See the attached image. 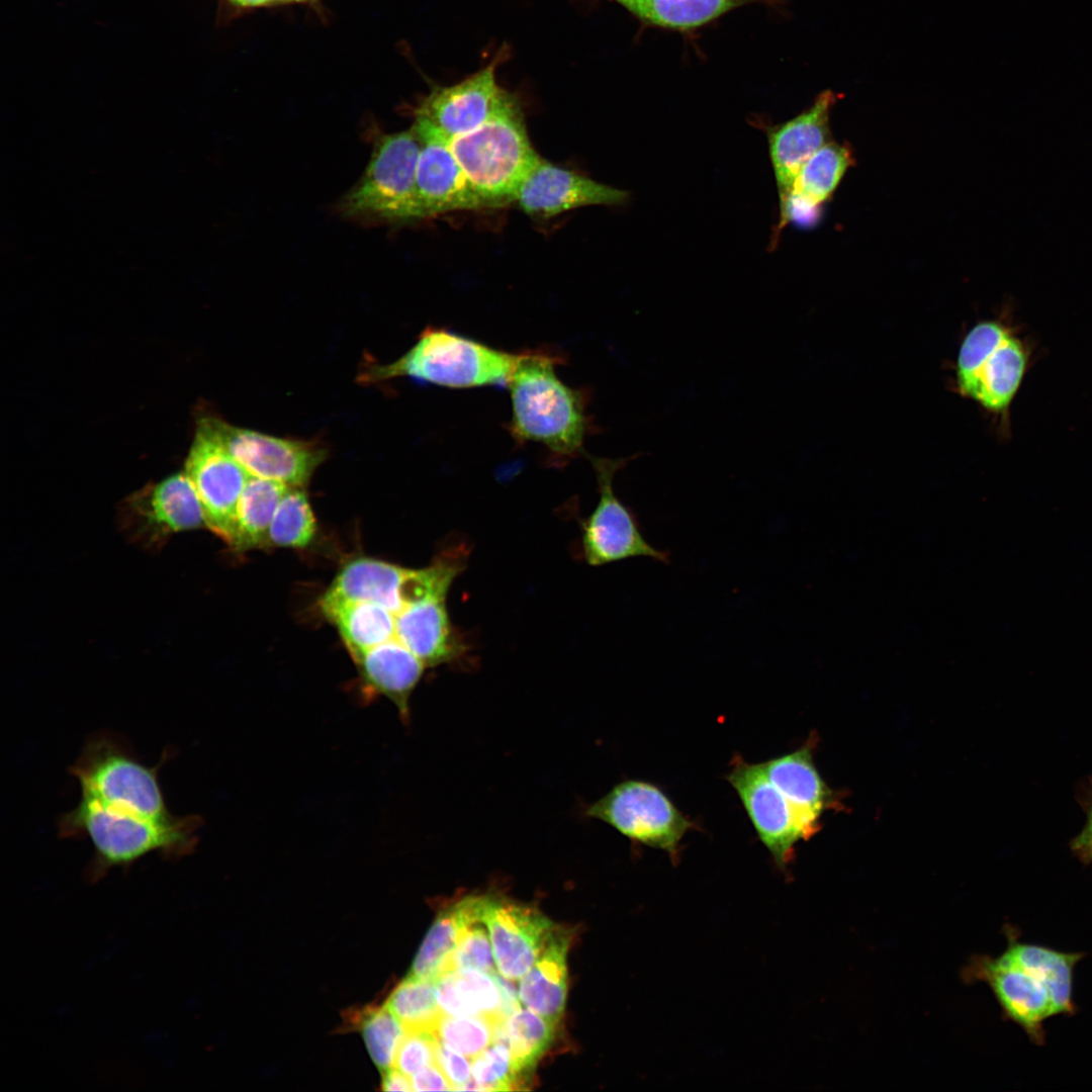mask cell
Here are the masks:
<instances>
[{
  "instance_id": "20",
  "label": "cell",
  "mask_w": 1092,
  "mask_h": 1092,
  "mask_svg": "<svg viewBox=\"0 0 1092 1092\" xmlns=\"http://www.w3.org/2000/svg\"><path fill=\"white\" fill-rule=\"evenodd\" d=\"M394 614L395 640L408 648L426 667L454 663L467 655L469 643L451 622L446 599L431 598L411 603Z\"/></svg>"
},
{
  "instance_id": "18",
  "label": "cell",
  "mask_w": 1092,
  "mask_h": 1092,
  "mask_svg": "<svg viewBox=\"0 0 1092 1092\" xmlns=\"http://www.w3.org/2000/svg\"><path fill=\"white\" fill-rule=\"evenodd\" d=\"M628 192L540 159L521 185L515 201L527 214L551 218L588 205H620Z\"/></svg>"
},
{
  "instance_id": "8",
  "label": "cell",
  "mask_w": 1092,
  "mask_h": 1092,
  "mask_svg": "<svg viewBox=\"0 0 1092 1092\" xmlns=\"http://www.w3.org/2000/svg\"><path fill=\"white\" fill-rule=\"evenodd\" d=\"M373 131L368 165L341 199L340 213L356 220L389 223L423 218L417 192L422 147L417 129L412 125L391 133Z\"/></svg>"
},
{
  "instance_id": "41",
  "label": "cell",
  "mask_w": 1092,
  "mask_h": 1092,
  "mask_svg": "<svg viewBox=\"0 0 1092 1092\" xmlns=\"http://www.w3.org/2000/svg\"><path fill=\"white\" fill-rule=\"evenodd\" d=\"M414 1091H451L453 1087L437 1063L412 1076Z\"/></svg>"
},
{
  "instance_id": "24",
  "label": "cell",
  "mask_w": 1092,
  "mask_h": 1092,
  "mask_svg": "<svg viewBox=\"0 0 1092 1092\" xmlns=\"http://www.w3.org/2000/svg\"><path fill=\"white\" fill-rule=\"evenodd\" d=\"M410 568L370 557L346 563L320 601L379 604L395 613L406 605Z\"/></svg>"
},
{
  "instance_id": "42",
  "label": "cell",
  "mask_w": 1092,
  "mask_h": 1092,
  "mask_svg": "<svg viewBox=\"0 0 1092 1092\" xmlns=\"http://www.w3.org/2000/svg\"><path fill=\"white\" fill-rule=\"evenodd\" d=\"M314 0H219L220 6L225 11L249 10L264 8L280 4H303Z\"/></svg>"
},
{
  "instance_id": "35",
  "label": "cell",
  "mask_w": 1092,
  "mask_h": 1092,
  "mask_svg": "<svg viewBox=\"0 0 1092 1092\" xmlns=\"http://www.w3.org/2000/svg\"><path fill=\"white\" fill-rule=\"evenodd\" d=\"M503 1021L487 1015L443 1014L434 1033L447 1046L472 1059L493 1042L497 1026Z\"/></svg>"
},
{
  "instance_id": "40",
  "label": "cell",
  "mask_w": 1092,
  "mask_h": 1092,
  "mask_svg": "<svg viewBox=\"0 0 1092 1092\" xmlns=\"http://www.w3.org/2000/svg\"><path fill=\"white\" fill-rule=\"evenodd\" d=\"M1079 802L1086 814V821L1082 830L1076 835L1071 843V850L1084 864L1092 862V777L1084 784Z\"/></svg>"
},
{
  "instance_id": "15",
  "label": "cell",
  "mask_w": 1092,
  "mask_h": 1092,
  "mask_svg": "<svg viewBox=\"0 0 1092 1092\" xmlns=\"http://www.w3.org/2000/svg\"><path fill=\"white\" fill-rule=\"evenodd\" d=\"M481 920L486 926L497 972L518 981L536 962L554 924L537 908L483 895Z\"/></svg>"
},
{
  "instance_id": "9",
  "label": "cell",
  "mask_w": 1092,
  "mask_h": 1092,
  "mask_svg": "<svg viewBox=\"0 0 1092 1092\" xmlns=\"http://www.w3.org/2000/svg\"><path fill=\"white\" fill-rule=\"evenodd\" d=\"M585 456L596 472L600 497L593 513L580 521L584 561L592 566H601L633 557H648L668 563L669 553L653 547L645 539L636 514L613 488L615 474L640 454L619 458Z\"/></svg>"
},
{
  "instance_id": "25",
  "label": "cell",
  "mask_w": 1092,
  "mask_h": 1092,
  "mask_svg": "<svg viewBox=\"0 0 1092 1092\" xmlns=\"http://www.w3.org/2000/svg\"><path fill=\"white\" fill-rule=\"evenodd\" d=\"M570 939L569 930L553 926L536 962L519 985L521 1003L555 1025L565 1008Z\"/></svg>"
},
{
  "instance_id": "1",
  "label": "cell",
  "mask_w": 1092,
  "mask_h": 1092,
  "mask_svg": "<svg viewBox=\"0 0 1092 1092\" xmlns=\"http://www.w3.org/2000/svg\"><path fill=\"white\" fill-rule=\"evenodd\" d=\"M563 362L550 350H524L507 386L510 435L519 445H542L556 466L585 455V437L596 430L587 414L588 392L569 387L556 375V365Z\"/></svg>"
},
{
  "instance_id": "23",
  "label": "cell",
  "mask_w": 1092,
  "mask_h": 1092,
  "mask_svg": "<svg viewBox=\"0 0 1092 1092\" xmlns=\"http://www.w3.org/2000/svg\"><path fill=\"white\" fill-rule=\"evenodd\" d=\"M770 783L784 795L810 836L818 831L819 819L834 807L832 790L819 775L810 743L790 753L761 762Z\"/></svg>"
},
{
  "instance_id": "29",
  "label": "cell",
  "mask_w": 1092,
  "mask_h": 1092,
  "mask_svg": "<svg viewBox=\"0 0 1092 1092\" xmlns=\"http://www.w3.org/2000/svg\"><path fill=\"white\" fill-rule=\"evenodd\" d=\"M645 24L673 30L700 27L751 3L778 0H613Z\"/></svg>"
},
{
  "instance_id": "13",
  "label": "cell",
  "mask_w": 1092,
  "mask_h": 1092,
  "mask_svg": "<svg viewBox=\"0 0 1092 1092\" xmlns=\"http://www.w3.org/2000/svg\"><path fill=\"white\" fill-rule=\"evenodd\" d=\"M727 780L760 841L776 864L785 869L792 860L797 842L811 837L794 808L770 783L761 763H749L736 756Z\"/></svg>"
},
{
  "instance_id": "4",
  "label": "cell",
  "mask_w": 1092,
  "mask_h": 1092,
  "mask_svg": "<svg viewBox=\"0 0 1092 1092\" xmlns=\"http://www.w3.org/2000/svg\"><path fill=\"white\" fill-rule=\"evenodd\" d=\"M522 355L523 351H504L447 329L428 326L401 357L389 364L368 365L358 379L375 383L410 377L449 388L507 387Z\"/></svg>"
},
{
  "instance_id": "26",
  "label": "cell",
  "mask_w": 1092,
  "mask_h": 1092,
  "mask_svg": "<svg viewBox=\"0 0 1092 1092\" xmlns=\"http://www.w3.org/2000/svg\"><path fill=\"white\" fill-rule=\"evenodd\" d=\"M320 607L339 631L351 657L395 640V614L379 604L320 601Z\"/></svg>"
},
{
  "instance_id": "16",
  "label": "cell",
  "mask_w": 1092,
  "mask_h": 1092,
  "mask_svg": "<svg viewBox=\"0 0 1092 1092\" xmlns=\"http://www.w3.org/2000/svg\"><path fill=\"white\" fill-rule=\"evenodd\" d=\"M422 147L417 167V192L422 217L486 207L455 158L449 140L427 122L415 118Z\"/></svg>"
},
{
  "instance_id": "32",
  "label": "cell",
  "mask_w": 1092,
  "mask_h": 1092,
  "mask_svg": "<svg viewBox=\"0 0 1092 1092\" xmlns=\"http://www.w3.org/2000/svg\"><path fill=\"white\" fill-rule=\"evenodd\" d=\"M384 1006L406 1030L434 1031L443 1015L436 998L435 981L412 975L391 991Z\"/></svg>"
},
{
  "instance_id": "36",
  "label": "cell",
  "mask_w": 1092,
  "mask_h": 1092,
  "mask_svg": "<svg viewBox=\"0 0 1092 1092\" xmlns=\"http://www.w3.org/2000/svg\"><path fill=\"white\" fill-rule=\"evenodd\" d=\"M472 1079L475 1091H509L520 1082L507 1043L493 1041L472 1058Z\"/></svg>"
},
{
  "instance_id": "27",
  "label": "cell",
  "mask_w": 1092,
  "mask_h": 1092,
  "mask_svg": "<svg viewBox=\"0 0 1092 1092\" xmlns=\"http://www.w3.org/2000/svg\"><path fill=\"white\" fill-rule=\"evenodd\" d=\"M482 896H468L443 909L423 940L407 975L436 980L463 929L481 920Z\"/></svg>"
},
{
  "instance_id": "34",
  "label": "cell",
  "mask_w": 1092,
  "mask_h": 1092,
  "mask_svg": "<svg viewBox=\"0 0 1092 1092\" xmlns=\"http://www.w3.org/2000/svg\"><path fill=\"white\" fill-rule=\"evenodd\" d=\"M316 531L315 518L302 487L289 486L282 496L268 531V544L301 548Z\"/></svg>"
},
{
  "instance_id": "33",
  "label": "cell",
  "mask_w": 1092,
  "mask_h": 1092,
  "mask_svg": "<svg viewBox=\"0 0 1092 1092\" xmlns=\"http://www.w3.org/2000/svg\"><path fill=\"white\" fill-rule=\"evenodd\" d=\"M350 1022L362 1033L367 1051L382 1072L393 1068L399 1044L406 1033L403 1024L384 1005L352 1012Z\"/></svg>"
},
{
  "instance_id": "6",
  "label": "cell",
  "mask_w": 1092,
  "mask_h": 1092,
  "mask_svg": "<svg viewBox=\"0 0 1092 1092\" xmlns=\"http://www.w3.org/2000/svg\"><path fill=\"white\" fill-rule=\"evenodd\" d=\"M449 143L486 207L515 201L521 185L541 159L530 142L519 98L509 91L484 123Z\"/></svg>"
},
{
  "instance_id": "28",
  "label": "cell",
  "mask_w": 1092,
  "mask_h": 1092,
  "mask_svg": "<svg viewBox=\"0 0 1092 1092\" xmlns=\"http://www.w3.org/2000/svg\"><path fill=\"white\" fill-rule=\"evenodd\" d=\"M436 998L441 1012L451 1016L487 1015L502 1020L500 992L493 975L457 969L435 980Z\"/></svg>"
},
{
  "instance_id": "10",
  "label": "cell",
  "mask_w": 1092,
  "mask_h": 1092,
  "mask_svg": "<svg viewBox=\"0 0 1092 1092\" xmlns=\"http://www.w3.org/2000/svg\"><path fill=\"white\" fill-rule=\"evenodd\" d=\"M632 841L666 851L676 858L679 843L695 824L656 785L627 780L586 809Z\"/></svg>"
},
{
  "instance_id": "11",
  "label": "cell",
  "mask_w": 1092,
  "mask_h": 1092,
  "mask_svg": "<svg viewBox=\"0 0 1092 1092\" xmlns=\"http://www.w3.org/2000/svg\"><path fill=\"white\" fill-rule=\"evenodd\" d=\"M185 473L200 499L205 526L233 547L239 499L251 475L233 458L204 420L189 451Z\"/></svg>"
},
{
  "instance_id": "5",
  "label": "cell",
  "mask_w": 1092,
  "mask_h": 1092,
  "mask_svg": "<svg viewBox=\"0 0 1092 1092\" xmlns=\"http://www.w3.org/2000/svg\"><path fill=\"white\" fill-rule=\"evenodd\" d=\"M1031 357L1026 339L1002 315L979 321L960 343L951 388L996 421L1008 423Z\"/></svg>"
},
{
  "instance_id": "43",
  "label": "cell",
  "mask_w": 1092,
  "mask_h": 1092,
  "mask_svg": "<svg viewBox=\"0 0 1092 1092\" xmlns=\"http://www.w3.org/2000/svg\"><path fill=\"white\" fill-rule=\"evenodd\" d=\"M381 1090L383 1091H413L412 1080L396 1068H390L382 1072Z\"/></svg>"
},
{
  "instance_id": "22",
  "label": "cell",
  "mask_w": 1092,
  "mask_h": 1092,
  "mask_svg": "<svg viewBox=\"0 0 1092 1092\" xmlns=\"http://www.w3.org/2000/svg\"><path fill=\"white\" fill-rule=\"evenodd\" d=\"M366 697L383 696L397 708L403 722L410 721V698L426 665L396 640L377 645L352 657Z\"/></svg>"
},
{
  "instance_id": "17",
  "label": "cell",
  "mask_w": 1092,
  "mask_h": 1092,
  "mask_svg": "<svg viewBox=\"0 0 1092 1092\" xmlns=\"http://www.w3.org/2000/svg\"><path fill=\"white\" fill-rule=\"evenodd\" d=\"M123 520L131 533L148 544L205 526L200 499L185 472L173 474L132 497Z\"/></svg>"
},
{
  "instance_id": "14",
  "label": "cell",
  "mask_w": 1092,
  "mask_h": 1092,
  "mask_svg": "<svg viewBox=\"0 0 1092 1092\" xmlns=\"http://www.w3.org/2000/svg\"><path fill=\"white\" fill-rule=\"evenodd\" d=\"M504 58L500 52L487 66L462 81L434 86L415 106L414 117L449 141L476 129L494 113L508 92L496 80Z\"/></svg>"
},
{
  "instance_id": "7",
  "label": "cell",
  "mask_w": 1092,
  "mask_h": 1092,
  "mask_svg": "<svg viewBox=\"0 0 1092 1092\" xmlns=\"http://www.w3.org/2000/svg\"><path fill=\"white\" fill-rule=\"evenodd\" d=\"M165 749L161 761L149 766L140 760L121 735L101 730L91 734L69 767L78 781L81 797L108 808L155 820H171L159 780V771L171 758Z\"/></svg>"
},
{
  "instance_id": "2",
  "label": "cell",
  "mask_w": 1092,
  "mask_h": 1092,
  "mask_svg": "<svg viewBox=\"0 0 1092 1092\" xmlns=\"http://www.w3.org/2000/svg\"><path fill=\"white\" fill-rule=\"evenodd\" d=\"M1083 957L1022 942L1010 931L1005 951L997 958L978 959L973 973L990 986L1004 1015L1041 1045L1044 1021L1076 1011L1073 974Z\"/></svg>"
},
{
  "instance_id": "30",
  "label": "cell",
  "mask_w": 1092,
  "mask_h": 1092,
  "mask_svg": "<svg viewBox=\"0 0 1092 1092\" xmlns=\"http://www.w3.org/2000/svg\"><path fill=\"white\" fill-rule=\"evenodd\" d=\"M288 487L279 481L250 476L238 504L235 550L268 544L269 527Z\"/></svg>"
},
{
  "instance_id": "21",
  "label": "cell",
  "mask_w": 1092,
  "mask_h": 1092,
  "mask_svg": "<svg viewBox=\"0 0 1092 1092\" xmlns=\"http://www.w3.org/2000/svg\"><path fill=\"white\" fill-rule=\"evenodd\" d=\"M854 159L848 146L830 141L819 149L802 167L790 195L780 207L779 222L772 235L776 245L782 230L790 222L809 224L817 218L819 207L826 202Z\"/></svg>"
},
{
  "instance_id": "19",
  "label": "cell",
  "mask_w": 1092,
  "mask_h": 1092,
  "mask_svg": "<svg viewBox=\"0 0 1092 1092\" xmlns=\"http://www.w3.org/2000/svg\"><path fill=\"white\" fill-rule=\"evenodd\" d=\"M837 96L831 90L820 93L805 111L785 123L763 125L779 194L780 207L792 190L805 163L831 141L830 113Z\"/></svg>"
},
{
  "instance_id": "37",
  "label": "cell",
  "mask_w": 1092,
  "mask_h": 1092,
  "mask_svg": "<svg viewBox=\"0 0 1092 1092\" xmlns=\"http://www.w3.org/2000/svg\"><path fill=\"white\" fill-rule=\"evenodd\" d=\"M483 925L482 921H476L463 929L442 974L457 969H474L490 975L497 972L488 930Z\"/></svg>"
},
{
  "instance_id": "39",
  "label": "cell",
  "mask_w": 1092,
  "mask_h": 1092,
  "mask_svg": "<svg viewBox=\"0 0 1092 1092\" xmlns=\"http://www.w3.org/2000/svg\"><path fill=\"white\" fill-rule=\"evenodd\" d=\"M467 1058L438 1040L436 1063L450 1081L453 1090H463L472 1078V1064Z\"/></svg>"
},
{
  "instance_id": "3",
  "label": "cell",
  "mask_w": 1092,
  "mask_h": 1092,
  "mask_svg": "<svg viewBox=\"0 0 1092 1092\" xmlns=\"http://www.w3.org/2000/svg\"><path fill=\"white\" fill-rule=\"evenodd\" d=\"M202 819L197 815L175 816L161 821L121 812L81 797L72 810L58 820L62 838H88L94 848L90 873L97 878L113 867H125L158 852L177 858L193 852Z\"/></svg>"
},
{
  "instance_id": "12",
  "label": "cell",
  "mask_w": 1092,
  "mask_h": 1092,
  "mask_svg": "<svg viewBox=\"0 0 1092 1092\" xmlns=\"http://www.w3.org/2000/svg\"><path fill=\"white\" fill-rule=\"evenodd\" d=\"M204 421L233 458L252 476L303 487L326 456L324 447L313 441L273 437L217 419Z\"/></svg>"
},
{
  "instance_id": "38",
  "label": "cell",
  "mask_w": 1092,
  "mask_h": 1092,
  "mask_svg": "<svg viewBox=\"0 0 1092 1092\" xmlns=\"http://www.w3.org/2000/svg\"><path fill=\"white\" fill-rule=\"evenodd\" d=\"M438 1038L431 1030H406L394 1067L408 1077L436 1063Z\"/></svg>"
},
{
  "instance_id": "31",
  "label": "cell",
  "mask_w": 1092,
  "mask_h": 1092,
  "mask_svg": "<svg viewBox=\"0 0 1092 1092\" xmlns=\"http://www.w3.org/2000/svg\"><path fill=\"white\" fill-rule=\"evenodd\" d=\"M504 1029L514 1070L520 1079L527 1078L549 1049L555 1024L528 1008H519L506 1019Z\"/></svg>"
}]
</instances>
